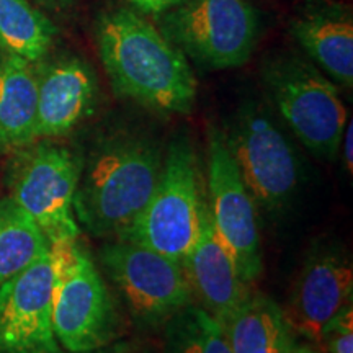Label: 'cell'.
I'll list each match as a JSON object with an SVG mask.
<instances>
[{
	"label": "cell",
	"mask_w": 353,
	"mask_h": 353,
	"mask_svg": "<svg viewBox=\"0 0 353 353\" xmlns=\"http://www.w3.org/2000/svg\"><path fill=\"white\" fill-rule=\"evenodd\" d=\"M82 169L74 149L51 139L15 151L7 175L8 196L32 216L50 245L81 237L72 203Z\"/></svg>",
	"instance_id": "obj_6"
},
{
	"label": "cell",
	"mask_w": 353,
	"mask_h": 353,
	"mask_svg": "<svg viewBox=\"0 0 353 353\" xmlns=\"http://www.w3.org/2000/svg\"><path fill=\"white\" fill-rule=\"evenodd\" d=\"M353 296V263L347 250L329 244L307 255L286 306L281 307L293 334L321 343L324 325Z\"/></svg>",
	"instance_id": "obj_11"
},
{
	"label": "cell",
	"mask_w": 353,
	"mask_h": 353,
	"mask_svg": "<svg viewBox=\"0 0 353 353\" xmlns=\"http://www.w3.org/2000/svg\"><path fill=\"white\" fill-rule=\"evenodd\" d=\"M224 138L255 206L268 213L285 210L298 190L301 165L268 110L257 101L242 103Z\"/></svg>",
	"instance_id": "obj_7"
},
{
	"label": "cell",
	"mask_w": 353,
	"mask_h": 353,
	"mask_svg": "<svg viewBox=\"0 0 353 353\" xmlns=\"http://www.w3.org/2000/svg\"><path fill=\"white\" fill-rule=\"evenodd\" d=\"M291 34L303 51L330 79L345 88L353 85V17L343 6L304 12L291 23Z\"/></svg>",
	"instance_id": "obj_15"
},
{
	"label": "cell",
	"mask_w": 353,
	"mask_h": 353,
	"mask_svg": "<svg viewBox=\"0 0 353 353\" xmlns=\"http://www.w3.org/2000/svg\"><path fill=\"white\" fill-rule=\"evenodd\" d=\"M180 265L193 304L208 312L221 325L252 291L250 285L242 280L231 254L216 237L206 205L198 239L180 260Z\"/></svg>",
	"instance_id": "obj_14"
},
{
	"label": "cell",
	"mask_w": 353,
	"mask_h": 353,
	"mask_svg": "<svg viewBox=\"0 0 353 353\" xmlns=\"http://www.w3.org/2000/svg\"><path fill=\"white\" fill-rule=\"evenodd\" d=\"M48 250L0 286V353H63L52 329Z\"/></svg>",
	"instance_id": "obj_12"
},
{
	"label": "cell",
	"mask_w": 353,
	"mask_h": 353,
	"mask_svg": "<svg viewBox=\"0 0 353 353\" xmlns=\"http://www.w3.org/2000/svg\"><path fill=\"white\" fill-rule=\"evenodd\" d=\"M206 208L221 244L236 262L242 280L254 283L262 273V247L255 203L242 182L224 131H208V174Z\"/></svg>",
	"instance_id": "obj_10"
},
{
	"label": "cell",
	"mask_w": 353,
	"mask_h": 353,
	"mask_svg": "<svg viewBox=\"0 0 353 353\" xmlns=\"http://www.w3.org/2000/svg\"><path fill=\"white\" fill-rule=\"evenodd\" d=\"M100 265L139 327H164L193 303L180 262L148 247L113 239L101 247Z\"/></svg>",
	"instance_id": "obj_9"
},
{
	"label": "cell",
	"mask_w": 353,
	"mask_h": 353,
	"mask_svg": "<svg viewBox=\"0 0 353 353\" xmlns=\"http://www.w3.org/2000/svg\"><path fill=\"white\" fill-rule=\"evenodd\" d=\"M130 6L144 15H162L172 7H175L180 0H126Z\"/></svg>",
	"instance_id": "obj_22"
},
{
	"label": "cell",
	"mask_w": 353,
	"mask_h": 353,
	"mask_svg": "<svg viewBox=\"0 0 353 353\" xmlns=\"http://www.w3.org/2000/svg\"><path fill=\"white\" fill-rule=\"evenodd\" d=\"M38 8L51 13H68L72 10L74 0H32Z\"/></svg>",
	"instance_id": "obj_24"
},
{
	"label": "cell",
	"mask_w": 353,
	"mask_h": 353,
	"mask_svg": "<svg viewBox=\"0 0 353 353\" xmlns=\"http://www.w3.org/2000/svg\"><path fill=\"white\" fill-rule=\"evenodd\" d=\"M164 152L148 136L120 134L95 149L83 164L74 216L88 232L113 237L131 226L156 188Z\"/></svg>",
	"instance_id": "obj_2"
},
{
	"label": "cell",
	"mask_w": 353,
	"mask_h": 353,
	"mask_svg": "<svg viewBox=\"0 0 353 353\" xmlns=\"http://www.w3.org/2000/svg\"><path fill=\"white\" fill-rule=\"evenodd\" d=\"M268 95L299 143L319 159L341 151L347 110L337 87L314 64L281 52L263 65Z\"/></svg>",
	"instance_id": "obj_5"
},
{
	"label": "cell",
	"mask_w": 353,
	"mask_h": 353,
	"mask_svg": "<svg viewBox=\"0 0 353 353\" xmlns=\"http://www.w3.org/2000/svg\"><path fill=\"white\" fill-rule=\"evenodd\" d=\"M162 32L206 69L244 65L257 46L260 21L250 0H180L159 15Z\"/></svg>",
	"instance_id": "obj_8"
},
{
	"label": "cell",
	"mask_w": 353,
	"mask_h": 353,
	"mask_svg": "<svg viewBox=\"0 0 353 353\" xmlns=\"http://www.w3.org/2000/svg\"><path fill=\"white\" fill-rule=\"evenodd\" d=\"M293 341H294V334L290 332L288 335H285L283 339H280V341H276L275 343H272L270 347L265 348V350L260 352V353H285L286 350H288L290 343L293 342Z\"/></svg>",
	"instance_id": "obj_25"
},
{
	"label": "cell",
	"mask_w": 353,
	"mask_h": 353,
	"mask_svg": "<svg viewBox=\"0 0 353 353\" xmlns=\"http://www.w3.org/2000/svg\"><path fill=\"white\" fill-rule=\"evenodd\" d=\"M205 205L195 148L187 136H174L151 198L117 239L144 245L180 262L198 239Z\"/></svg>",
	"instance_id": "obj_4"
},
{
	"label": "cell",
	"mask_w": 353,
	"mask_h": 353,
	"mask_svg": "<svg viewBox=\"0 0 353 353\" xmlns=\"http://www.w3.org/2000/svg\"><path fill=\"white\" fill-rule=\"evenodd\" d=\"M37 64L0 52V151L15 152L37 138Z\"/></svg>",
	"instance_id": "obj_16"
},
{
	"label": "cell",
	"mask_w": 353,
	"mask_h": 353,
	"mask_svg": "<svg viewBox=\"0 0 353 353\" xmlns=\"http://www.w3.org/2000/svg\"><path fill=\"white\" fill-rule=\"evenodd\" d=\"M63 353H69V352H63ZM85 353H130V345L123 342H113L107 347L97 348V350L85 352Z\"/></svg>",
	"instance_id": "obj_26"
},
{
	"label": "cell",
	"mask_w": 353,
	"mask_h": 353,
	"mask_svg": "<svg viewBox=\"0 0 353 353\" xmlns=\"http://www.w3.org/2000/svg\"><path fill=\"white\" fill-rule=\"evenodd\" d=\"M285 353H314V350H312L311 347H306V345H298L296 342H291L288 350H286Z\"/></svg>",
	"instance_id": "obj_27"
},
{
	"label": "cell",
	"mask_w": 353,
	"mask_h": 353,
	"mask_svg": "<svg viewBox=\"0 0 353 353\" xmlns=\"http://www.w3.org/2000/svg\"><path fill=\"white\" fill-rule=\"evenodd\" d=\"M37 70V138L69 134L97 108L100 87L95 70L76 56L61 57Z\"/></svg>",
	"instance_id": "obj_13"
},
{
	"label": "cell",
	"mask_w": 353,
	"mask_h": 353,
	"mask_svg": "<svg viewBox=\"0 0 353 353\" xmlns=\"http://www.w3.org/2000/svg\"><path fill=\"white\" fill-rule=\"evenodd\" d=\"M52 329L61 348L85 353L117 342L121 317L90 250L77 239L50 245Z\"/></svg>",
	"instance_id": "obj_3"
},
{
	"label": "cell",
	"mask_w": 353,
	"mask_h": 353,
	"mask_svg": "<svg viewBox=\"0 0 353 353\" xmlns=\"http://www.w3.org/2000/svg\"><path fill=\"white\" fill-rule=\"evenodd\" d=\"M97 46L118 95L152 112L187 114L198 83L188 57L167 34L132 7L100 17Z\"/></svg>",
	"instance_id": "obj_1"
},
{
	"label": "cell",
	"mask_w": 353,
	"mask_h": 353,
	"mask_svg": "<svg viewBox=\"0 0 353 353\" xmlns=\"http://www.w3.org/2000/svg\"><path fill=\"white\" fill-rule=\"evenodd\" d=\"M56 34V25L32 0H0V52L38 64Z\"/></svg>",
	"instance_id": "obj_17"
},
{
	"label": "cell",
	"mask_w": 353,
	"mask_h": 353,
	"mask_svg": "<svg viewBox=\"0 0 353 353\" xmlns=\"http://www.w3.org/2000/svg\"><path fill=\"white\" fill-rule=\"evenodd\" d=\"M321 343L329 353H353V304L348 303L324 325Z\"/></svg>",
	"instance_id": "obj_21"
},
{
	"label": "cell",
	"mask_w": 353,
	"mask_h": 353,
	"mask_svg": "<svg viewBox=\"0 0 353 353\" xmlns=\"http://www.w3.org/2000/svg\"><path fill=\"white\" fill-rule=\"evenodd\" d=\"M221 327L232 353H260L291 332L281 307L272 298L254 291Z\"/></svg>",
	"instance_id": "obj_18"
},
{
	"label": "cell",
	"mask_w": 353,
	"mask_h": 353,
	"mask_svg": "<svg viewBox=\"0 0 353 353\" xmlns=\"http://www.w3.org/2000/svg\"><path fill=\"white\" fill-rule=\"evenodd\" d=\"M341 149L343 156V167H345L347 174L352 175V170H353V123L352 120H347L345 130H343V136L341 141Z\"/></svg>",
	"instance_id": "obj_23"
},
{
	"label": "cell",
	"mask_w": 353,
	"mask_h": 353,
	"mask_svg": "<svg viewBox=\"0 0 353 353\" xmlns=\"http://www.w3.org/2000/svg\"><path fill=\"white\" fill-rule=\"evenodd\" d=\"M48 250L50 242L32 216L10 196L0 198V286Z\"/></svg>",
	"instance_id": "obj_19"
},
{
	"label": "cell",
	"mask_w": 353,
	"mask_h": 353,
	"mask_svg": "<svg viewBox=\"0 0 353 353\" xmlns=\"http://www.w3.org/2000/svg\"><path fill=\"white\" fill-rule=\"evenodd\" d=\"M162 353H232L221 324L190 303L164 324Z\"/></svg>",
	"instance_id": "obj_20"
}]
</instances>
